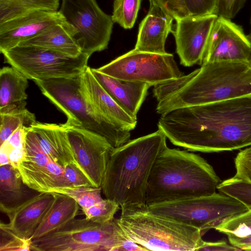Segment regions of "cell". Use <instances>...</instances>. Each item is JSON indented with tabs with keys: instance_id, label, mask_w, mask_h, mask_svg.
Segmentation results:
<instances>
[{
	"instance_id": "6da1fadb",
	"label": "cell",
	"mask_w": 251,
	"mask_h": 251,
	"mask_svg": "<svg viewBox=\"0 0 251 251\" xmlns=\"http://www.w3.org/2000/svg\"><path fill=\"white\" fill-rule=\"evenodd\" d=\"M157 126L174 145L219 152L251 145V96L174 110Z\"/></svg>"
},
{
	"instance_id": "7a4b0ae2",
	"label": "cell",
	"mask_w": 251,
	"mask_h": 251,
	"mask_svg": "<svg viewBox=\"0 0 251 251\" xmlns=\"http://www.w3.org/2000/svg\"><path fill=\"white\" fill-rule=\"evenodd\" d=\"M166 139L158 129L114 148L101 185L106 198L116 202L121 209L146 206L150 175L156 157L167 147Z\"/></svg>"
},
{
	"instance_id": "3957f363",
	"label": "cell",
	"mask_w": 251,
	"mask_h": 251,
	"mask_svg": "<svg viewBox=\"0 0 251 251\" xmlns=\"http://www.w3.org/2000/svg\"><path fill=\"white\" fill-rule=\"evenodd\" d=\"M212 166L187 150L166 147L157 155L149 178L147 205L212 195L221 183Z\"/></svg>"
},
{
	"instance_id": "277c9868",
	"label": "cell",
	"mask_w": 251,
	"mask_h": 251,
	"mask_svg": "<svg viewBox=\"0 0 251 251\" xmlns=\"http://www.w3.org/2000/svg\"><path fill=\"white\" fill-rule=\"evenodd\" d=\"M251 96V68L248 63L213 62L202 64L183 87L158 102L156 112Z\"/></svg>"
},
{
	"instance_id": "5b68a950",
	"label": "cell",
	"mask_w": 251,
	"mask_h": 251,
	"mask_svg": "<svg viewBox=\"0 0 251 251\" xmlns=\"http://www.w3.org/2000/svg\"><path fill=\"white\" fill-rule=\"evenodd\" d=\"M115 220L128 238L148 251H198L204 241L199 229L154 214L147 206L122 208Z\"/></svg>"
},
{
	"instance_id": "8992f818",
	"label": "cell",
	"mask_w": 251,
	"mask_h": 251,
	"mask_svg": "<svg viewBox=\"0 0 251 251\" xmlns=\"http://www.w3.org/2000/svg\"><path fill=\"white\" fill-rule=\"evenodd\" d=\"M81 74L69 78L33 81L42 93L66 116V125L95 132L105 137L114 148L128 142L98 114L86 98L81 88Z\"/></svg>"
},
{
	"instance_id": "52a82bcc",
	"label": "cell",
	"mask_w": 251,
	"mask_h": 251,
	"mask_svg": "<svg viewBox=\"0 0 251 251\" xmlns=\"http://www.w3.org/2000/svg\"><path fill=\"white\" fill-rule=\"evenodd\" d=\"M126 236L115 219L104 225L85 217L74 219L55 231L32 240V251H118Z\"/></svg>"
},
{
	"instance_id": "ba28073f",
	"label": "cell",
	"mask_w": 251,
	"mask_h": 251,
	"mask_svg": "<svg viewBox=\"0 0 251 251\" xmlns=\"http://www.w3.org/2000/svg\"><path fill=\"white\" fill-rule=\"evenodd\" d=\"M147 206L154 214L199 229L202 235L225 219L248 210L239 201L221 192Z\"/></svg>"
},
{
	"instance_id": "9c48e42d",
	"label": "cell",
	"mask_w": 251,
	"mask_h": 251,
	"mask_svg": "<svg viewBox=\"0 0 251 251\" xmlns=\"http://www.w3.org/2000/svg\"><path fill=\"white\" fill-rule=\"evenodd\" d=\"M5 62L28 79L69 78L80 74L87 67L90 55L72 57L33 46H17L2 52Z\"/></svg>"
},
{
	"instance_id": "30bf717a",
	"label": "cell",
	"mask_w": 251,
	"mask_h": 251,
	"mask_svg": "<svg viewBox=\"0 0 251 251\" xmlns=\"http://www.w3.org/2000/svg\"><path fill=\"white\" fill-rule=\"evenodd\" d=\"M96 70L116 78L144 82L150 86L184 75L173 54L140 51L134 49Z\"/></svg>"
},
{
	"instance_id": "8fae6325",
	"label": "cell",
	"mask_w": 251,
	"mask_h": 251,
	"mask_svg": "<svg viewBox=\"0 0 251 251\" xmlns=\"http://www.w3.org/2000/svg\"><path fill=\"white\" fill-rule=\"evenodd\" d=\"M58 11L75 29L82 53L91 56L107 48L114 23L96 0H61Z\"/></svg>"
},
{
	"instance_id": "7c38bea8",
	"label": "cell",
	"mask_w": 251,
	"mask_h": 251,
	"mask_svg": "<svg viewBox=\"0 0 251 251\" xmlns=\"http://www.w3.org/2000/svg\"><path fill=\"white\" fill-rule=\"evenodd\" d=\"M66 125L75 160L94 187H101L110 155L114 148L105 137L95 132Z\"/></svg>"
},
{
	"instance_id": "4fadbf2b",
	"label": "cell",
	"mask_w": 251,
	"mask_h": 251,
	"mask_svg": "<svg viewBox=\"0 0 251 251\" xmlns=\"http://www.w3.org/2000/svg\"><path fill=\"white\" fill-rule=\"evenodd\" d=\"M251 54V44L242 27L231 19L218 16L208 39L202 64L213 62L249 64Z\"/></svg>"
},
{
	"instance_id": "5bb4252c",
	"label": "cell",
	"mask_w": 251,
	"mask_h": 251,
	"mask_svg": "<svg viewBox=\"0 0 251 251\" xmlns=\"http://www.w3.org/2000/svg\"><path fill=\"white\" fill-rule=\"evenodd\" d=\"M217 14L186 17L176 21L174 32L176 51L185 67L201 65L209 36Z\"/></svg>"
},
{
	"instance_id": "9a60e30c",
	"label": "cell",
	"mask_w": 251,
	"mask_h": 251,
	"mask_svg": "<svg viewBox=\"0 0 251 251\" xmlns=\"http://www.w3.org/2000/svg\"><path fill=\"white\" fill-rule=\"evenodd\" d=\"M82 91L98 114L127 141L137 118L129 114L104 89L87 66L80 75Z\"/></svg>"
},
{
	"instance_id": "2e32d148",
	"label": "cell",
	"mask_w": 251,
	"mask_h": 251,
	"mask_svg": "<svg viewBox=\"0 0 251 251\" xmlns=\"http://www.w3.org/2000/svg\"><path fill=\"white\" fill-rule=\"evenodd\" d=\"M54 199L52 192H40L13 205L0 203L9 222L0 228L23 238L30 239Z\"/></svg>"
},
{
	"instance_id": "e0dca14e",
	"label": "cell",
	"mask_w": 251,
	"mask_h": 251,
	"mask_svg": "<svg viewBox=\"0 0 251 251\" xmlns=\"http://www.w3.org/2000/svg\"><path fill=\"white\" fill-rule=\"evenodd\" d=\"M65 20L59 11L37 10L0 24V53Z\"/></svg>"
},
{
	"instance_id": "ac0fdd59",
	"label": "cell",
	"mask_w": 251,
	"mask_h": 251,
	"mask_svg": "<svg viewBox=\"0 0 251 251\" xmlns=\"http://www.w3.org/2000/svg\"><path fill=\"white\" fill-rule=\"evenodd\" d=\"M150 9L141 22L134 50L163 54L168 35L172 32L173 16L154 0H149Z\"/></svg>"
},
{
	"instance_id": "d6986e66",
	"label": "cell",
	"mask_w": 251,
	"mask_h": 251,
	"mask_svg": "<svg viewBox=\"0 0 251 251\" xmlns=\"http://www.w3.org/2000/svg\"><path fill=\"white\" fill-rule=\"evenodd\" d=\"M91 70L94 76L109 95L129 114H137L151 87L147 83L116 78L103 74L96 69Z\"/></svg>"
},
{
	"instance_id": "ffe728a7",
	"label": "cell",
	"mask_w": 251,
	"mask_h": 251,
	"mask_svg": "<svg viewBox=\"0 0 251 251\" xmlns=\"http://www.w3.org/2000/svg\"><path fill=\"white\" fill-rule=\"evenodd\" d=\"M31 128L35 133L41 149L52 161L62 166L70 163L79 165L75 158L65 123L36 122Z\"/></svg>"
},
{
	"instance_id": "44dd1931",
	"label": "cell",
	"mask_w": 251,
	"mask_h": 251,
	"mask_svg": "<svg viewBox=\"0 0 251 251\" xmlns=\"http://www.w3.org/2000/svg\"><path fill=\"white\" fill-rule=\"evenodd\" d=\"M77 34L74 26L65 20L19 45L41 47L75 57L82 53Z\"/></svg>"
},
{
	"instance_id": "7402d4cb",
	"label": "cell",
	"mask_w": 251,
	"mask_h": 251,
	"mask_svg": "<svg viewBox=\"0 0 251 251\" xmlns=\"http://www.w3.org/2000/svg\"><path fill=\"white\" fill-rule=\"evenodd\" d=\"M18 171L23 183L29 188L39 193L72 187L65 176L64 167L52 160L44 166L22 163Z\"/></svg>"
},
{
	"instance_id": "603a6c76",
	"label": "cell",
	"mask_w": 251,
	"mask_h": 251,
	"mask_svg": "<svg viewBox=\"0 0 251 251\" xmlns=\"http://www.w3.org/2000/svg\"><path fill=\"white\" fill-rule=\"evenodd\" d=\"M54 199L33 235L32 240L43 237L74 219L78 213L79 205L72 198L54 193Z\"/></svg>"
},
{
	"instance_id": "cb8c5ba5",
	"label": "cell",
	"mask_w": 251,
	"mask_h": 251,
	"mask_svg": "<svg viewBox=\"0 0 251 251\" xmlns=\"http://www.w3.org/2000/svg\"><path fill=\"white\" fill-rule=\"evenodd\" d=\"M28 78L13 67L0 70V108L10 104L25 100Z\"/></svg>"
},
{
	"instance_id": "d4e9b609",
	"label": "cell",
	"mask_w": 251,
	"mask_h": 251,
	"mask_svg": "<svg viewBox=\"0 0 251 251\" xmlns=\"http://www.w3.org/2000/svg\"><path fill=\"white\" fill-rule=\"evenodd\" d=\"M25 101L0 108V145L20 126L30 128L37 121L35 115L26 108Z\"/></svg>"
},
{
	"instance_id": "484cf974",
	"label": "cell",
	"mask_w": 251,
	"mask_h": 251,
	"mask_svg": "<svg viewBox=\"0 0 251 251\" xmlns=\"http://www.w3.org/2000/svg\"><path fill=\"white\" fill-rule=\"evenodd\" d=\"M60 0H0V24L37 10L57 11Z\"/></svg>"
},
{
	"instance_id": "4316f807",
	"label": "cell",
	"mask_w": 251,
	"mask_h": 251,
	"mask_svg": "<svg viewBox=\"0 0 251 251\" xmlns=\"http://www.w3.org/2000/svg\"><path fill=\"white\" fill-rule=\"evenodd\" d=\"M24 185L19 171L11 164L0 166V203L13 205L27 199Z\"/></svg>"
},
{
	"instance_id": "83f0119b",
	"label": "cell",
	"mask_w": 251,
	"mask_h": 251,
	"mask_svg": "<svg viewBox=\"0 0 251 251\" xmlns=\"http://www.w3.org/2000/svg\"><path fill=\"white\" fill-rule=\"evenodd\" d=\"M141 0H114L112 19L125 29L133 27Z\"/></svg>"
},
{
	"instance_id": "f1b7e54d",
	"label": "cell",
	"mask_w": 251,
	"mask_h": 251,
	"mask_svg": "<svg viewBox=\"0 0 251 251\" xmlns=\"http://www.w3.org/2000/svg\"><path fill=\"white\" fill-rule=\"evenodd\" d=\"M101 187L78 186L56 189L50 192L68 196L75 201L82 209H84L103 200L101 196Z\"/></svg>"
},
{
	"instance_id": "f546056e",
	"label": "cell",
	"mask_w": 251,
	"mask_h": 251,
	"mask_svg": "<svg viewBox=\"0 0 251 251\" xmlns=\"http://www.w3.org/2000/svg\"><path fill=\"white\" fill-rule=\"evenodd\" d=\"M226 235L243 237L251 234V210L225 219L214 228Z\"/></svg>"
},
{
	"instance_id": "4dcf8cb0",
	"label": "cell",
	"mask_w": 251,
	"mask_h": 251,
	"mask_svg": "<svg viewBox=\"0 0 251 251\" xmlns=\"http://www.w3.org/2000/svg\"><path fill=\"white\" fill-rule=\"evenodd\" d=\"M217 190L239 201L251 210V183L235 176L226 179L217 186Z\"/></svg>"
},
{
	"instance_id": "1f68e13d",
	"label": "cell",
	"mask_w": 251,
	"mask_h": 251,
	"mask_svg": "<svg viewBox=\"0 0 251 251\" xmlns=\"http://www.w3.org/2000/svg\"><path fill=\"white\" fill-rule=\"evenodd\" d=\"M119 208L120 206L116 202L106 198L82 211L88 220L104 225L114 219V215Z\"/></svg>"
},
{
	"instance_id": "d6a6232c",
	"label": "cell",
	"mask_w": 251,
	"mask_h": 251,
	"mask_svg": "<svg viewBox=\"0 0 251 251\" xmlns=\"http://www.w3.org/2000/svg\"><path fill=\"white\" fill-rule=\"evenodd\" d=\"M25 151V157L22 162L23 163L44 166L51 160L41 149L37 136L31 127L26 135Z\"/></svg>"
},
{
	"instance_id": "836d02e7",
	"label": "cell",
	"mask_w": 251,
	"mask_h": 251,
	"mask_svg": "<svg viewBox=\"0 0 251 251\" xmlns=\"http://www.w3.org/2000/svg\"><path fill=\"white\" fill-rule=\"evenodd\" d=\"M186 17H201L217 14L218 0H182Z\"/></svg>"
},
{
	"instance_id": "e575fe53",
	"label": "cell",
	"mask_w": 251,
	"mask_h": 251,
	"mask_svg": "<svg viewBox=\"0 0 251 251\" xmlns=\"http://www.w3.org/2000/svg\"><path fill=\"white\" fill-rule=\"evenodd\" d=\"M198 69L186 75L172 79L154 86L153 96L158 102L161 101L185 86L197 73Z\"/></svg>"
},
{
	"instance_id": "d590c367",
	"label": "cell",
	"mask_w": 251,
	"mask_h": 251,
	"mask_svg": "<svg viewBox=\"0 0 251 251\" xmlns=\"http://www.w3.org/2000/svg\"><path fill=\"white\" fill-rule=\"evenodd\" d=\"M234 164L236 174L234 176L251 183V145L237 153Z\"/></svg>"
},
{
	"instance_id": "8d00e7d4",
	"label": "cell",
	"mask_w": 251,
	"mask_h": 251,
	"mask_svg": "<svg viewBox=\"0 0 251 251\" xmlns=\"http://www.w3.org/2000/svg\"><path fill=\"white\" fill-rule=\"evenodd\" d=\"M63 167L65 176L72 187H94L91 181L79 165L74 163H70Z\"/></svg>"
},
{
	"instance_id": "74e56055",
	"label": "cell",
	"mask_w": 251,
	"mask_h": 251,
	"mask_svg": "<svg viewBox=\"0 0 251 251\" xmlns=\"http://www.w3.org/2000/svg\"><path fill=\"white\" fill-rule=\"evenodd\" d=\"M246 0H218L217 15L231 19L243 7Z\"/></svg>"
},
{
	"instance_id": "f35d334b",
	"label": "cell",
	"mask_w": 251,
	"mask_h": 251,
	"mask_svg": "<svg viewBox=\"0 0 251 251\" xmlns=\"http://www.w3.org/2000/svg\"><path fill=\"white\" fill-rule=\"evenodd\" d=\"M5 232L10 235V238L0 242V251H30L32 241L30 239L21 238L10 232Z\"/></svg>"
},
{
	"instance_id": "ab89813d",
	"label": "cell",
	"mask_w": 251,
	"mask_h": 251,
	"mask_svg": "<svg viewBox=\"0 0 251 251\" xmlns=\"http://www.w3.org/2000/svg\"><path fill=\"white\" fill-rule=\"evenodd\" d=\"M0 146V149L3 150L8 154L10 164L18 171L20 164L25 157V145L19 147H12L3 143Z\"/></svg>"
},
{
	"instance_id": "60d3db41",
	"label": "cell",
	"mask_w": 251,
	"mask_h": 251,
	"mask_svg": "<svg viewBox=\"0 0 251 251\" xmlns=\"http://www.w3.org/2000/svg\"><path fill=\"white\" fill-rule=\"evenodd\" d=\"M170 13L175 20L185 17L182 0H154Z\"/></svg>"
},
{
	"instance_id": "b9f144b4",
	"label": "cell",
	"mask_w": 251,
	"mask_h": 251,
	"mask_svg": "<svg viewBox=\"0 0 251 251\" xmlns=\"http://www.w3.org/2000/svg\"><path fill=\"white\" fill-rule=\"evenodd\" d=\"M199 251H240V250L231 244H228L225 240H220L216 242L204 241L202 246L199 249Z\"/></svg>"
},
{
	"instance_id": "7bdbcfd3",
	"label": "cell",
	"mask_w": 251,
	"mask_h": 251,
	"mask_svg": "<svg viewBox=\"0 0 251 251\" xmlns=\"http://www.w3.org/2000/svg\"><path fill=\"white\" fill-rule=\"evenodd\" d=\"M230 244L241 250L251 251V234L243 237L227 236Z\"/></svg>"
},
{
	"instance_id": "ee69618b",
	"label": "cell",
	"mask_w": 251,
	"mask_h": 251,
	"mask_svg": "<svg viewBox=\"0 0 251 251\" xmlns=\"http://www.w3.org/2000/svg\"><path fill=\"white\" fill-rule=\"evenodd\" d=\"M147 249L142 247L127 236L122 242L118 251H147Z\"/></svg>"
},
{
	"instance_id": "f6af8a7d",
	"label": "cell",
	"mask_w": 251,
	"mask_h": 251,
	"mask_svg": "<svg viewBox=\"0 0 251 251\" xmlns=\"http://www.w3.org/2000/svg\"><path fill=\"white\" fill-rule=\"evenodd\" d=\"M10 164L8 154L3 150L0 149V165Z\"/></svg>"
},
{
	"instance_id": "bcb514c9",
	"label": "cell",
	"mask_w": 251,
	"mask_h": 251,
	"mask_svg": "<svg viewBox=\"0 0 251 251\" xmlns=\"http://www.w3.org/2000/svg\"><path fill=\"white\" fill-rule=\"evenodd\" d=\"M247 37H248V39H249V40L250 41L251 44V31L247 35ZM249 65L250 67L251 66V56H250L249 61Z\"/></svg>"
},
{
	"instance_id": "7dc6e473",
	"label": "cell",
	"mask_w": 251,
	"mask_h": 251,
	"mask_svg": "<svg viewBox=\"0 0 251 251\" xmlns=\"http://www.w3.org/2000/svg\"></svg>"
},
{
	"instance_id": "c3c4849f",
	"label": "cell",
	"mask_w": 251,
	"mask_h": 251,
	"mask_svg": "<svg viewBox=\"0 0 251 251\" xmlns=\"http://www.w3.org/2000/svg\"><path fill=\"white\" fill-rule=\"evenodd\" d=\"M250 67L251 68V66H250Z\"/></svg>"
}]
</instances>
